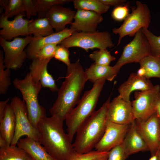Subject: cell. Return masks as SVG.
<instances>
[{"mask_svg":"<svg viewBox=\"0 0 160 160\" xmlns=\"http://www.w3.org/2000/svg\"><path fill=\"white\" fill-rule=\"evenodd\" d=\"M30 35L38 38L50 35L54 32V30L48 19L46 17L32 19L28 25Z\"/></svg>","mask_w":160,"mask_h":160,"instance_id":"obj_26","label":"cell"},{"mask_svg":"<svg viewBox=\"0 0 160 160\" xmlns=\"http://www.w3.org/2000/svg\"><path fill=\"white\" fill-rule=\"evenodd\" d=\"M23 9L28 19L37 15L34 0H22Z\"/></svg>","mask_w":160,"mask_h":160,"instance_id":"obj_39","label":"cell"},{"mask_svg":"<svg viewBox=\"0 0 160 160\" xmlns=\"http://www.w3.org/2000/svg\"><path fill=\"white\" fill-rule=\"evenodd\" d=\"M75 31L66 28L63 30L46 36L35 38L31 41L25 49L27 58L33 60L39 51L43 47L51 44H59L63 40L71 36Z\"/></svg>","mask_w":160,"mask_h":160,"instance_id":"obj_18","label":"cell"},{"mask_svg":"<svg viewBox=\"0 0 160 160\" xmlns=\"http://www.w3.org/2000/svg\"><path fill=\"white\" fill-rule=\"evenodd\" d=\"M105 81H100L94 83L92 88L84 93L77 105L67 117L65 121L67 134L72 141L79 127L95 112Z\"/></svg>","mask_w":160,"mask_h":160,"instance_id":"obj_4","label":"cell"},{"mask_svg":"<svg viewBox=\"0 0 160 160\" xmlns=\"http://www.w3.org/2000/svg\"><path fill=\"white\" fill-rule=\"evenodd\" d=\"M109 97L97 110L79 127L73 143L75 151L83 153L95 148L105 132L107 122V113L110 102Z\"/></svg>","mask_w":160,"mask_h":160,"instance_id":"obj_3","label":"cell"},{"mask_svg":"<svg viewBox=\"0 0 160 160\" xmlns=\"http://www.w3.org/2000/svg\"><path fill=\"white\" fill-rule=\"evenodd\" d=\"M9 100V98H7L4 101L0 102V120L2 119L4 116L6 106Z\"/></svg>","mask_w":160,"mask_h":160,"instance_id":"obj_41","label":"cell"},{"mask_svg":"<svg viewBox=\"0 0 160 160\" xmlns=\"http://www.w3.org/2000/svg\"><path fill=\"white\" fill-rule=\"evenodd\" d=\"M69 55L68 48L58 44L53 57L68 66L71 63L69 58Z\"/></svg>","mask_w":160,"mask_h":160,"instance_id":"obj_36","label":"cell"},{"mask_svg":"<svg viewBox=\"0 0 160 160\" xmlns=\"http://www.w3.org/2000/svg\"><path fill=\"white\" fill-rule=\"evenodd\" d=\"M10 104L13 109L15 118V132L11 145L16 146L19 140L23 136L39 141L38 130L30 120L24 101L15 96L12 99Z\"/></svg>","mask_w":160,"mask_h":160,"instance_id":"obj_9","label":"cell"},{"mask_svg":"<svg viewBox=\"0 0 160 160\" xmlns=\"http://www.w3.org/2000/svg\"><path fill=\"white\" fill-rule=\"evenodd\" d=\"M70 0H34L38 18L45 17L47 11L53 6L69 3Z\"/></svg>","mask_w":160,"mask_h":160,"instance_id":"obj_31","label":"cell"},{"mask_svg":"<svg viewBox=\"0 0 160 160\" xmlns=\"http://www.w3.org/2000/svg\"><path fill=\"white\" fill-rule=\"evenodd\" d=\"M130 125L118 124L107 121L104 133L95 145V150L108 152L113 148L122 144Z\"/></svg>","mask_w":160,"mask_h":160,"instance_id":"obj_13","label":"cell"},{"mask_svg":"<svg viewBox=\"0 0 160 160\" xmlns=\"http://www.w3.org/2000/svg\"><path fill=\"white\" fill-rule=\"evenodd\" d=\"M122 144L127 158L139 152L149 151L147 144L136 129L135 121L130 124Z\"/></svg>","mask_w":160,"mask_h":160,"instance_id":"obj_21","label":"cell"},{"mask_svg":"<svg viewBox=\"0 0 160 160\" xmlns=\"http://www.w3.org/2000/svg\"><path fill=\"white\" fill-rule=\"evenodd\" d=\"M75 8L94 12L102 15L109 10L110 7L105 5L100 0H72Z\"/></svg>","mask_w":160,"mask_h":160,"instance_id":"obj_28","label":"cell"},{"mask_svg":"<svg viewBox=\"0 0 160 160\" xmlns=\"http://www.w3.org/2000/svg\"><path fill=\"white\" fill-rule=\"evenodd\" d=\"M15 113L10 104L6 106L4 116L0 120V135L5 140L7 146L11 145L15 131Z\"/></svg>","mask_w":160,"mask_h":160,"instance_id":"obj_24","label":"cell"},{"mask_svg":"<svg viewBox=\"0 0 160 160\" xmlns=\"http://www.w3.org/2000/svg\"><path fill=\"white\" fill-rule=\"evenodd\" d=\"M63 121L46 116L39 122V142L57 160H66L76 151L72 141L63 128Z\"/></svg>","mask_w":160,"mask_h":160,"instance_id":"obj_2","label":"cell"},{"mask_svg":"<svg viewBox=\"0 0 160 160\" xmlns=\"http://www.w3.org/2000/svg\"><path fill=\"white\" fill-rule=\"evenodd\" d=\"M129 8L127 4L115 7L111 13V16L115 20L121 21L127 18L129 14Z\"/></svg>","mask_w":160,"mask_h":160,"instance_id":"obj_37","label":"cell"},{"mask_svg":"<svg viewBox=\"0 0 160 160\" xmlns=\"http://www.w3.org/2000/svg\"><path fill=\"white\" fill-rule=\"evenodd\" d=\"M109 152H101L96 150L83 153L75 152L66 160H93L107 154Z\"/></svg>","mask_w":160,"mask_h":160,"instance_id":"obj_34","label":"cell"},{"mask_svg":"<svg viewBox=\"0 0 160 160\" xmlns=\"http://www.w3.org/2000/svg\"><path fill=\"white\" fill-rule=\"evenodd\" d=\"M127 158L122 143L113 148L109 151L107 160H125Z\"/></svg>","mask_w":160,"mask_h":160,"instance_id":"obj_38","label":"cell"},{"mask_svg":"<svg viewBox=\"0 0 160 160\" xmlns=\"http://www.w3.org/2000/svg\"><path fill=\"white\" fill-rule=\"evenodd\" d=\"M159 150H160V143H159Z\"/></svg>","mask_w":160,"mask_h":160,"instance_id":"obj_47","label":"cell"},{"mask_svg":"<svg viewBox=\"0 0 160 160\" xmlns=\"http://www.w3.org/2000/svg\"><path fill=\"white\" fill-rule=\"evenodd\" d=\"M156 160H160V150H159L156 154Z\"/></svg>","mask_w":160,"mask_h":160,"instance_id":"obj_45","label":"cell"},{"mask_svg":"<svg viewBox=\"0 0 160 160\" xmlns=\"http://www.w3.org/2000/svg\"><path fill=\"white\" fill-rule=\"evenodd\" d=\"M57 45L51 44L44 46L39 51L34 59L50 60L54 57Z\"/></svg>","mask_w":160,"mask_h":160,"instance_id":"obj_35","label":"cell"},{"mask_svg":"<svg viewBox=\"0 0 160 160\" xmlns=\"http://www.w3.org/2000/svg\"><path fill=\"white\" fill-rule=\"evenodd\" d=\"M3 52L0 50V94L6 93L11 84L10 69L6 68L4 63Z\"/></svg>","mask_w":160,"mask_h":160,"instance_id":"obj_30","label":"cell"},{"mask_svg":"<svg viewBox=\"0 0 160 160\" xmlns=\"http://www.w3.org/2000/svg\"><path fill=\"white\" fill-rule=\"evenodd\" d=\"M136 129L147 144L151 156L156 155L159 149L160 122L155 112L144 121L135 119Z\"/></svg>","mask_w":160,"mask_h":160,"instance_id":"obj_12","label":"cell"},{"mask_svg":"<svg viewBox=\"0 0 160 160\" xmlns=\"http://www.w3.org/2000/svg\"><path fill=\"white\" fill-rule=\"evenodd\" d=\"M89 57L94 61V63L101 65H109L116 57L111 54L107 49H99L90 54Z\"/></svg>","mask_w":160,"mask_h":160,"instance_id":"obj_32","label":"cell"},{"mask_svg":"<svg viewBox=\"0 0 160 160\" xmlns=\"http://www.w3.org/2000/svg\"><path fill=\"white\" fill-rule=\"evenodd\" d=\"M149 160H156V155L151 156V157L150 158Z\"/></svg>","mask_w":160,"mask_h":160,"instance_id":"obj_46","label":"cell"},{"mask_svg":"<svg viewBox=\"0 0 160 160\" xmlns=\"http://www.w3.org/2000/svg\"><path fill=\"white\" fill-rule=\"evenodd\" d=\"M103 20L102 15L94 12L77 10L70 28L78 32H94Z\"/></svg>","mask_w":160,"mask_h":160,"instance_id":"obj_17","label":"cell"},{"mask_svg":"<svg viewBox=\"0 0 160 160\" xmlns=\"http://www.w3.org/2000/svg\"><path fill=\"white\" fill-rule=\"evenodd\" d=\"M50 60L38 58L33 59L29 67V72L35 82L40 83L42 87L48 88L51 92H57L58 89L55 81L47 69Z\"/></svg>","mask_w":160,"mask_h":160,"instance_id":"obj_16","label":"cell"},{"mask_svg":"<svg viewBox=\"0 0 160 160\" xmlns=\"http://www.w3.org/2000/svg\"><path fill=\"white\" fill-rule=\"evenodd\" d=\"M24 13L15 17L10 20L2 15L0 18V37L4 39L10 41L20 36L30 35L28 25L31 20L24 19Z\"/></svg>","mask_w":160,"mask_h":160,"instance_id":"obj_15","label":"cell"},{"mask_svg":"<svg viewBox=\"0 0 160 160\" xmlns=\"http://www.w3.org/2000/svg\"><path fill=\"white\" fill-rule=\"evenodd\" d=\"M153 86L149 79L140 76L137 73H132L127 80L119 87V95L125 101L131 102L130 96L132 92L148 90L152 88Z\"/></svg>","mask_w":160,"mask_h":160,"instance_id":"obj_20","label":"cell"},{"mask_svg":"<svg viewBox=\"0 0 160 160\" xmlns=\"http://www.w3.org/2000/svg\"><path fill=\"white\" fill-rule=\"evenodd\" d=\"M108 121L120 124H131L135 119L131 102L123 100L119 95L110 102L107 113Z\"/></svg>","mask_w":160,"mask_h":160,"instance_id":"obj_14","label":"cell"},{"mask_svg":"<svg viewBox=\"0 0 160 160\" xmlns=\"http://www.w3.org/2000/svg\"><path fill=\"white\" fill-rule=\"evenodd\" d=\"M150 46L151 55L160 59V36L153 34L148 28L142 29Z\"/></svg>","mask_w":160,"mask_h":160,"instance_id":"obj_33","label":"cell"},{"mask_svg":"<svg viewBox=\"0 0 160 160\" xmlns=\"http://www.w3.org/2000/svg\"><path fill=\"white\" fill-rule=\"evenodd\" d=\"M76 11L60 5L52 7L47 12L45 17L49 21L56 32L61 31L68 24L73 22Z\"/></svg>","mask_w":160,"mask_h":160,"instance_id":"obj_19","label":"cell"},{"mask_svg":"<svg viewBox=\"0 0 160 160\" xmlns=\"http://www.w3.org/2000/svg\"><path fill=\"white\" fill-rule=\"evenodd\" d=\"M17 146L26 151L33 160H57L38 141L26 137L20 138Z\"/></svg>","mask_w":160,"mask_h":160,"instance_id":"obj_22","label":"cell"},{"mask_svg":"<svg viewBox=\"0 0 160 160\" xmlns=\"http://www.w3.org/2000/svg\"><path fill=\"white\" fill-rule=\"evenodd\" d=\"M0 160H33L25 150L16 146L0 148Z\"/></svg>","mask_w":160,"mask_h":160,"instance_id":"obj_27","label":"cell"},{"mask_svg":"<svg viewBox=\"0 0 160 160\" xmlns=\"http://www.w3.org/2000/svg\"><path fill=\"white\" fill-rule=\"evenodd\" d=\"M109 153L105 156L98 158L93 160H107Z\"/></svg>","mask_w":160,"mask_h":160,"instance_id":"obj_44","label":"cell"},{"mask_svg":"<svg viewBox=\"0 0 160 160\" xmlns=\"http://www.w3.org/2000/svg\"><path fill=\"white\" fill-rule=\"evenodd\" d=\"M156 112L160 122V96L157 103Z\"/></svg>","mask_w":160,"mask_h":160,"instance_id":"obj_42","label":"cell"},{"mask_svg":"<svg viewBox=\"0 0 160 160\" xmlns=\"http://www.w3.org/2000/svg\"><path fill=\"white\" fill-rule=\"evenodd\" d=\"M105 5L109 6H114L115 7L125 4L126 1L125 0H100Z\"/></svg>","mask_w":160,"mask_h":160,"instance_id":"obj_40","label":"cell"},{"mask_svg":"<svg viewBox=\"0 0 160 160\" xmlns=\"http://www.w3.org/2000/svg\"><path fill=\"white\" fill-rule=\"evenodd\" d=\"M87 80L79 59L67 66L65 80L58 89L57 99L49 110L51 116L65 120L80 100Z\"/></svg>","mask_w":160,"mask_h":160,"instance_id":"obj_1","label":"cell"},{"mask_svg":"<svg viewBox=\"0 0 160 160\" xmlns=\"http://www.w3.org/2000/svg\"><path fill=\"white\" fill-rule=\"evenodd\" d=\"M139 63L140 67L137 73L139 76L148 79L151 78L160 79V59L150 55Z\"/></svg>","mask_w":160,"mask_h":160,"instance_id":"obj_25","label":"cell"},{"mask_svg":"<svg viewBox=\"0 0 160 160\" xmlns=\"http://www.w3.org/2000/svg\"><path fill=\"white\" fill-rule=\"evenodd\" d=\"M33 38V36L29 35L25 38L18 37L8 41L0 36V45L4 53V63L6 68L16 70L22 67L28 58L25 48Z\"/></svg>","mask_w":160,"mask_h":160,"instance_id":"obj_8","label":"cell"},{"mask_svg":"<svg viewBox=\"0 0 160 160\" xmlns=\"http://www.w3.org/2000/svg\"><path fill=\"white\" fill-rule=\"evenodd\" d=\"M134 36L133 39L124 47L121 56L113 66L119 71L124 65L139 63L144 57L151 55L149 44L142 29Z\"/></svg>","mask_w":160,"mask_h":160,"instance_id":"obj_11","label":"cell"},{"mask_svg":"<svg viewBox=\"0 0 160 160\" xmlns=\"http://www.w3.org/2000/svg\"><path fill=\"white\" fill-rule=\"evenodd\" d=\"M131 12L119 27L114 28L112 32L119 35L117 46L125 36H135L137 32L143 28H148L151 23V15L150 10L145 4L137 1L136 6L131 8Z\"/></svg>","mask_w":160,"mask_h":160,"instance_id":"obj_6","label":"cell"},{"mask_svg":"<svg viewBox=\"0 0 160 160\" xmlns=\"http://www.w3.org/2000/svg\"><path fill=\"white\" fill-rule=\"evenodd\" d=\"M59 44L68 48H80L87 52L94 48L99 49L114 46L111 34L108 32L98 31L93 32L75 31Z\"/></svg>","mask_w":160,"mask_h":160,"instance_id":"obj_7","label":"cell"},{"mask_svg":"<svg viewBox=\"0 0 160 160\" xmlns=\"http://www.w3.org/2000/svg\"><path fill=\"white\" fill-rule=\"evenodd\" d=\"M0 3L5 10L2 15L8 19L24 12L22 0H0Z\"/></svg>","mask_w":160,"mask_h":160,"instance_id":"obj_29","label":"cell"},{"mask_svg":"<svg viewBox=\"0 0 160 160\" xmlns=\"http://www.w3.org/2000/svg\"><path fill=\"white\" fill-rule=\"evenodd\" d=\"M134 95L135 99L131 103L135 118L138 120H145L156 112L160 86L157 84L148 90L136 91Z\"/></svg>","mask_w":160,"mask_h":160,"instance_id":"obj_10","label":"cell"},{"mask_svg":"<svg viewBox=\"0 0 160 160\" xmlns=\"http://www.w3.org/2000/svg\"><path fill=\"white\" fill-rule=\"evenodd\" d=\"M14 87L21 92L26 107L30 120L37 129L39 122L47 116L44 107L39 104L38 97L42 87L41 84L35 82L29 72L23 79L16 78L12 82Z\"/></svg>","mask_w":160,"mask_h":160,"instance_id":"obj_5","label":"cell"},{"mask_svg":"<svg viewBox=\"0 0 160 160\" xmlns=\"http://www.w3.org/2000/svg\"><path fill=\"white\" fill-rule=\"evenodd\" d=\"M6 146H7L5 140L0 135V148L5 147Z\"/></svg>","mask_w":160,"mask_h":160,"instance_id":"obj_43","label":"cell"},{"mask_svg":"<svg viewBox=\"0 0 160 160\" xmlns=\"http://www.w3.org/2000/svg\"><path fill=\"white\" fill-rule=\"evenodd\" d=\"M119 71L114 66L101 65L95 63L92 64L85 71L87 80L94 83L103 80L111 81Z\"/></svg>","mask_w":160,"mask_h":160,"instance_id":"obj_23","label":"cell"}]
</instances>
